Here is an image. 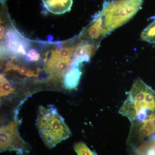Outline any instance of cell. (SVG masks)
<instances>
[{"instance_id": "cell-1", "label": "cell", "mask_w": 155, "mask_h": 155, "mask_svg": "<svg viewBox=\"0 0 155 155\" xmlns=\"http://www.w3.org/2000/svg\"><path fill=\"white\" fill-rule=\"evenodd\" d=\"M143 2V0L106 1L102 10L90 25L99 40L132 19L141 9Z\"/></svg>"}, {"instance_id": "cell-2", "label": "cell", "mask_w": 155, "mask_h": 155, "mask_svg": "<svg viewBox=\"0 0 155 155\" xmlns=\"http://www.w3.org/2000/svg\"><path fill=\"white\" fill-rule=\"evenodd\" d=\"M155 112V91L140 78L134 81L119 113L130 122H140Z\"/></svg>"}, {"instance_id": "cell-3", "label": "cell", "mask_w": 155, "mask_h": 155, "mask_svg": "<svg viewBox=\"0 0 155 155\" xmlns=\"http://www.w3.org/2000/svg\"><path fill=\"white\" fill-rule=\"evenodd\" d=\"M36 125L43 141L50 149L71 136L64 118L53 106L39 107Z\"/></svg>"}, {"instance_id": "cell-4", "label": "cell", "mask_w": 155, "mask_h": 155, "mask_svg": "<svg viewBox=\"0 0 155 155\" xmlns=\"http://www.w3.org/2000/svg\"><path fill=\"white\" fill-rule=\"evenodd\" d=\"M30 145L22 138L19 132V123L17 119H13L1 127L0 150L4 151H14L17 154L29 153Z\"/></svg>"}, {"instance_id": "cell-5", "label": "cell", "mask_w": 155, "mask_h": 155, "mask_svg": "<svg viewBox=\"0 0 155 155\" xmlns=\"http://www.w3.org/2000/svg\"><path fill=\"white\" fill-rule=\"evenodd\" d=\"M154 133L155 112L142 121L131 122L127 144L133 146Z\"/></svg>"}, {"instance_id": "cell-6", "label": "cell", "mask_w": 155, "mask_h": 155, "mask_svg": "<svg viewBox=\"0 0 155 155\" xmlns=\"http://www.w3.org/2000/svg\"><path fill=\"white\" fill-rule=\"evenodd\" d=\"M71 61H68L61 58L57 51H54L51 57L45 66L46 72L51 77L56 80H61L64 78L70 69Z\"/></svg>"}, {"instance_id": "cell-7", "label": "cell", "mask_w": 155, "mask_h": 155, "mask_svg": "<svg viewBox=\"0 0 155 155\" xmlns=\"http://www.w3.org/2000/svg\"><path fill=\"white\" fill-rule=\"evenodd\" d=\"M45 8L50 13L62 14L71 10L73 0H42Z\"/></svg>"}, {"instance_id": "cell-8", "label": "cell", "mask_w": 155, "mask_h": 155, "mask_svg": "<svg viewBox=\"0 0 155 155\" xmlns=\"http://www.w3.org/2000/svg\"><path fill=\"white\" fill-rule=\"evenodd\" d=\"M130 155H155V138H145L137 144L130 147Z\"/></svg>"}, {"instance_id": "cell-9", "label": "cell", "mask_w": 155, "mask_h": 155, "mask_svg": "<svg viewBox=\"0 0 155 155\" xmlns=\"http://www.w3.org/2000/svg\"><path fill=\"white\" fill-rule=\"evenodd\" d=\"M81 74L82 72L79 66L70 67L64 78L65 88L68 90L77 89L81 78Z\"/></svg>"}, {"instance_id": "cell-10", "label": "cell", "mask_w": 155, "mask_h": 155, "mask_svg": "<svg viewBox=\"0 0 155 155\" xmlns=\"http://www.w3.org/2000/svg\"><path fill=\"white\" fill-rule=\"evenodd\" d=\"M7 47L11 52L18 53L19 46L22 44V39L18 33L13 29H9L6 34Z\"/></svg>"}, {"instance_id": "cell-11", "label": "cell", "mask_w": 155, "mask_h": 155, "mask_svg": "<svg viewBox=\"0 0 155 155\" xmlns=\"http://www.w3.org/2000/svg\"><path fill=\"white\" fill-rule=\"evenodd\" d=\"M140 38L143 41L155 44V17L152 22L143 31Z\"/></svg>"}, {"instance_id": "cell-12", "label": "cell", "mask_w": 155, "mask_h": 155, "mask_svg": "<svg viewBox=\"0 0 155 155\" xmlns=\"http://www.w3.org/2000/svg\"><path fill=\"white\" fill-rule=\"evenodd\" d=\"M15 89L3 75H1V97H8L14 93Z\"/></svg>"}, {"instance_id": "cell-13", "label": "cell", "mask_w": 155, "mask_h": 155, "mask_svg": "<svg viewBox=\"0 0 155 155\" xmlns=\"http://www.w3.org/2000/svg\"><path fill=\"white\" fill-rule=\"evenodd\" d=\"M74 149L78 155H97L82 141L78 142L75 143Z\"/></svg>"}, {"instance_id": "cell-14", "label": "cell", "mask_w": 155, "mask_h": 155, "mask_svg": "<svg viewBox=\"0 0 155 155\" xmlns=\"http://www.w3.org/2000/svg\"><path fill=\"white\" fill-rule=\"evenodd\" d=\"M75 48H66L62 49L60 51L57 50V52L61 58L68 61H71V56L74 54Z\"/></svg>"}, {"instance_id": "cell-15", "label": "cell", "mask_w": 155, "mask_h": 155, "mask_svg": "<svg viewBox=\"0 0 155 155\" xmlns=\"http://www.w3.org/2000/svg\"><path fill=\"white\" fill-rule=\"evenodd\" d=\"M40 57L39 54L38 53L36 50L31 49L28 51L27 54V59L28 61H35L38 60Z\"/></svg>"}, {"instance_id": "cell-16", "label": "cell", "mask_w": 155, "mask_h": 155, "mask_svg": "<svg viewBox=\"0 0 155 155\" xmlns=\"http://www.w3.org/2000/svg\"><path fill=\"white\" fill-rule=\"evenodd\" d=\"M29 71V70H28ZM28 71L25 67H21L18 69V72L20 75H27Z\"/></svg>"}, {"instance_id": "cell-17", "label": "cell", "mask_w": 155, "mask_h": 155, "mask_svg": "<svg viewBox=\"0 0 155 155\" xmlns=\"http://www.w3.org/2000/svg\"><path fill=\"white\" fill-rule=\"evenodd\" d=\"M1 39L4 36L5 33V28L3 26H1Z\"/></svg>"}]
</instances>
